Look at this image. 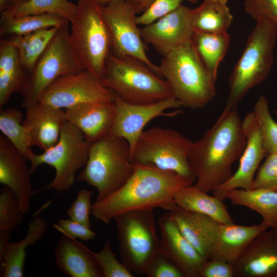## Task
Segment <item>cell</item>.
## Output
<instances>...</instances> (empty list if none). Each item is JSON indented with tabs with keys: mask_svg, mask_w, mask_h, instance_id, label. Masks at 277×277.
Here are the masks:
<instances>
[{
	"mask_svg": "<svg viewBox=\"0 0 277 277\" xmlns=\"http://www.w3.org/2000/svg\"><path fill=\"white\" fill-rule=\"evenodd\" d=\"M246 143L238 105L226 104L213 125L190 147L188 161L194 185L209 193L227 182Z\"/></svg>",
	"mask_w": 277,
	"mask_h": 277,
	"instance_id": "1",
	"label": "cell"
},
{
	"mask_svg": "<svg viewBox=\"0 0 277 277\" xmlns=\"http://www.w3.org/2000/svg\"><path fill=\"white\" fill-rule=\"evenodd\" d=\"M134 165L133 173L121 187L92 204L91 213L95 219L108 224L117 215L129 211L156 208L169 211L175 205L176 194L193 183L173 171Z\"/></svg>",
	"mask_w": 277,
	"mask_h": 277,
	"instance_id": "2",
	"label": "cell"
},
{
	"mask_svg": "<svg viewBox=\"0 0 277 277\" xmlns=\"http://www.w3.org/2000/svg\"><path fill=\"white\" fill-rule=\"evenodd\" d=\"M160 77L168 83L182 106L197 109L216 95L215 82L200 61L191 43L171 50L163 56Z\"/></svg>",
	"mask_w": 277,
	"mask_h": 277,
	"instance_id": "3",
	"label": "cell"
},
{
	"mask_svg": "<svg viewBox=\"0 0 277 277\" xmlns=\"http://www.w3.org/2000/svg\"><path fill=\"white\" fill-rule=\"evenodd\" d=\"M256 22L229 76L226 104L238 105L250 90L265 80L272 68L277 22L263 18Z\"/></svg>",
	"mask_w": 277,
	"mask_h": 277,
	"instance_id": "4",
	"label": "cell"
},
{
	"mask_svg": "<svg viewBox=\"0 0 277 277\" xmlns=\"http://www.w3.org/2000/svg\"><path fill=\"white\" fill-rule=\"evenodd\" d=\"M101 82L115 96L131 104H148L174 97L166 80L132 56L118 57L110 52Z\"/></svg>",
	"mask_w": 277,
	"mask_h": 277,
	"instance_id": "5",
	"label": "cell"
},
{
	"mask_svg": "<svg viewBox=\"0 0 277 277\" xmlns=\"http://www.w3.org/2000/svg\"><path fill=\"white\" fill-rule=\"evenodd\" d=\"M130 148L124 138L108 135L91 144L87 163L76 176L95 188V201L106 197L121 187L133 173Z\"/></svg>",
	"mask_w": 277,
	"mask_h": 277,
	"instance_id": "6",
	"label": "cell"
},
{
	"mask_svg": "<svg viewBox=\"0 0 277 277\" xmlns=\"http://www.w3.org/2000/svg\"><path fill=\"white\" fill-rule=\"evenodd\" d=\"M77 4L76 15L70 22V43L82 69L102 81L111 51L110 33L100 5L91 0H79Z\"/></svg>",
	"mask_w": 277,
	"mask_h": 277,
	"instance_id": "7",
	"label": "cell"
},
{
	"mask_svg": "<svg viewBox=\"0 0 277 277\" xmlns=\"http://www.w3.org/2000/svg\"><path fill=\"white\" fill-rule=\"evenodd\" d=\"M193 141L169 128L153 127L143 130L138 138L131 160L134 164L152 165L177 173L193 183L188 154Z\"/></svg>",
	"mask_w": 277,
	"mask_h": 277,
	"instance_id": "8",
	"label": "cell"
},
{
	"mask_svg": "<svg viewBox=\"0 0 277 277\" xmlns=\"http://www.w3.org/2000/svg\"><path fill=\"white\" fill-rule=\"evenodd\" d=\"M115 222L122 262L132 272L145 274L160 251L153 210H135L117 215Z\"/></svg>",
	"mask_w": 277,
	"mask_h": 277,
	"instance_id": "9",
	"label": "cell"
},
{
	"mask_svg": "<svg viewBox=\"0 0 277 277\" xmlns=\"http://www.w3.org/2000/svg\"><path fill=\"white\" fill-rule=\"evenodd\" d=\"M92 144L80 130L66 121L58 142L53 146L41 154L31 153L30 173L42 164L52 167L55 176L45 189L58 192L68 190L76 181V172L86 165Z\"/></svg>",
	"mask_w": 277,
	"mask_h": 277,
	"instance_id": "10",
	"label": "cell"
},
{
	"mask_svg": "<svg viewBox=\"0 0 277 277\" xmlns=\"http://www.w3.org/2000/svg\"><path fill=\"white\" fill-rule=\"evenodd\" d=\"M69 21L58 26L49 45L38 59L20 92L26 108L37 102L44 89L58 77L82 70L69 38Z\"/></svg>",
	"mask_w": 277,
	"mask_h": 277,
	"instance_id": "11",
	"label": "cell"
},
{
	"mask_svg": "<svg viewBox=\"0 0 277 277\" xmlns=\"http://www.w3.org/2000/svg\"><path fill=\"white\" fill-rule=\"evenodd\" d=\"M140 3L115 0L101 6L103 16L111 35L110 52L116 56H130L140 59L160 77L159 66L154 64L148 57L146 44L136 23V14L140 13Z\"/></svg>",
	"mask_w": 277,
	"mask_h": 277,
	"instance_id": "12",
	"label": "cell"
},
{
	"mask_svg": "<svg viewBox=\"0 0 277 277\" xmlns=\"http://www.w3.org/2000/svg\"><path fill=\"white\" fill-rule=\"evenodd\" d=\"M114 98L111 89L89 72L82 70L56 78L44 89L37 101L65 109L82 103Z\"/></svg>",
	"mask_w": 277,
	"mask_h": 277,
	"instance_id": "13",
	"label": "cell"
},
{
	"mask_svg": "<svg viewBox=\"0 0 277 277\" xmlns=\"http://www.w3.org/2000/svg\"><path fill=\"white\" fill-rule=\"evenodd\" d=\"M114 103L115 117L108 135L125 138L130 146V153L147 123L158 116H174L179 111L166 112V110L182 107L174 97L151 104H134L115 95Z\"/></svg>",
	"mask_w": 277,
	"mask_h": 277,
	"instance_id": "14",
	"label": "cell"
},
{
	"mask_svg": "<svg viewBox=\"0 0 277 277\" xmlns=\"http://www.w3.org/2000/svg\"><path fill=\"white\" fill-rule=\"evenodd\" d=\"M242 126L246 138L237 170L225 183L219 186L212 195L224 200V195L234 189H252L253 180L262 160L267 155L260 128L253 111L246 115Z\"/></svg>",
	"mask_w": 277,
	"mask_h": 277,
	"instance_id": "15",
	"label": "cell"
},
{
	"mask_svg": "<svg viewBox=\"0 0 277 277\" xmlns=\"http://www.w3.org/2000/svg\"><path fill=\"white\" fill-rule=\"evenodd\" d=\"M192 9L181 5L155 22L141 29L144 42L151 45L163 56L171 50L191 42L193 33Z\"/></svg>",
	"mask_w": 277,
	"mask_h": 277,
	"instance_id": "16",
	"label": "cell"
},
{
	"mask_svg": "<svg viewBox=\"0 0 277 277\" xmlns=\"http://www.w3.org/2000/svg\"><path fill=\"white\" fill-rule=\"evenodd\" d=\"M157 223L160 251L180 269L184 277H200L206 260L183 235L169 212L161 215Z\"/></svg>",
	"mask_w": 277,
	"mask_h": 277,
	"instance_id": "17",
	"label": "cell"
},
{
	"mask_svg": "<svg viewBox=\"0 0 277 277\" xmlns=\"http://www.w3.org/2000/svg\"><path fill=\"white\" fill-rule=\"evenodd\" d=\"M268 229L258 235L232 264L234 276L277 277V228Z\"/></svg>",
	"mask_w": 277,
	"mask_h": 277,
	"instance_id": "18",
	"label": "cell"
},
{
	"mask_svg": "<svg viewBox=\"0 0 277 277\" xmlns=\"http://www.w3.org/2000/svg\"><path fill=\"white\" fill-rule=\"evenodd\" d=\"M27 161L5 136L0 134V183L15 193L24 214L29 210L33 194Z\"/></svg>",
	"mask_w": 277,
	"mask_h": 277,
	"instance_id": "19",
	"label": "cell"
},
{
	"mask_svg": "<svg viewBox=\"0 0 277 277\" xmlns=\"http://www.w3.org/2000/svg\"><path fill=\"white\" fill-rule=\"evenodd\" d=\"M26 109L23 125L30 146H37L43 151L53 146L67 121L65 109L39 101Z\"/></svg>",
	"mask_w": 277,
	"mask_h": 277,
	"instance_id": "20",
	"label": "cell"
},
{
	"mask_svg": "<svg viewBox=\"0 0 277 277\" xmlns=\"http://www.w3.org/2000/svg\"><path fill=\"white\" fill-rule=\"evenodd\" d=\"M67 121L76 127L91 143L108 135L116 114L113 101H94L65 109Z\"/></svg>",
	"mask_w": 277,
	"mask_h": 277,
	"instance_id": "21",
	"label": "cell"
},
{
	"mask_svg": "<svg viewBox=\"0 0 277 277\" xmlns=\"http://www.w3.org/2000/svg\"><path fill=\"white\" fill-rule=\"evenodd\" d=\"M54 252L56 265L64 274L71 277H103L92 250L75 239L63 234Z\"/></svg>",
	"mask_w": 277,
	"mask_h": 277,
	"instance_id": "22",
	"label": "cell"
},
{
	"mask_svg": "<svg viewBox=\"0 0 277 277\" xmlns=\"http://www.w3.org/2000/svg\"><path fill=\"white\" fill-rule=\"evenodd\" d=\"M168 211L188 242L206 260L210 259L220 223L207 215L186 210L176 205Z\"/></svg>",
	"mask_w": 277,
	"mask_h": 277,
	"instance_id": "23",
	"label": "cell"
},
{
	"mask_svg": "<svg viewBox=\"0 0 277 277\" xmlns=\"http://www.w3.org/2000/svg\"><path fill=\"white\" fill-rule=\"evenodd\" d=\"M264 222L253 225L220 223L212 246L210 259L233 264L248 244L260 233L269 229Z\"/></svg>",
	"mask_w": 277,
	"mask_h": 277,
	"instance_id": "24",
	"label": "cell"
},
{
	"mask_svg": "<svg viewBox=\"0 0 277 277\" xmlns=\"http://www.w3.org/2000/svg\"><path fill=\"white\" fill-rule=\"evenodd\" d=\"M25 71H27L21 64L16 47L7 40L1 41L0 109L8 102L13 93L21 91L29 75H26Z\"/></svg>",
	"mask_w": 277,
	"mask_h": 277,
	"instance_id": "25",
	"label": "cell"
},
{
	"mask_svg": "<svg viewBox=\"0 0 277 277\" xmlns=\"http://www.w3.org/2000/svg\"><path fill=\"white\" fill-rule=\"evenodd\" d=\"M174 203L186 210L207 215L219 223H233L223 200L209 195L194 185L180 190L175 196Z\"/></svg>",
	"mask_w": 277,
	"mask_h": 277,
	"instance_id": "26",
	"label": "cell"
},
{
	"mask_svg": "<svg viewBox=\"0 0 277 277\" xmlns=\"http://www.w3.org/2000/svg\"><path fill=\"white\" fill-rule=\"evenodd\" d=\"M46 227L47 223L44 219L35 217L29 223L26 235L23 239L18 242H10L0 256L1 268H2L1 276H24L26 249L42 238Z\"/></svg>",
	"mask_w": 277,
	"mask_h": 277,
	"instance_id": "27",
	"label": "cell"
},
{
	"mask_svg": "<svg viewBox=\"0 0 277 277\" xmlns=\"http://www.w3.org/2000/svg\"><path fill=\"white\" fill-rule=\"evenodd\" d=\"M228 199L235 206L247 207L258 213L269 228H277V191L265 189H234L227 192Z\"/></svg>",
	"mask_w": 277,
	"mask_h": 277,
	"instance_id": "28",
	"label": "cell"
},
{
	"mask_svg": "<svg viewBox=\"0 0 277 277\" xmlns=\"http://www.w3.org/2000/svg\"><path fill=\"white\" fill-rule=\"evenodd\" d=\"M233 16L227 0H204L192 9V23L194 32L220 34L227 32Z\"/></svg>",
	"mask_w": 277,
	"mask_h": 277,
	"instance_id": "29",
	"label": "cell"
},
{
	"mask_svg": "<svg viewBox=\"0 0 277 277\" xmlns=\"http://www.w3.org/2000/svg\"><path fill=\"white\" fill-rule=\"evenodd\" d=\"M230 37L227 32L212 34L193 32L191 43L200 61L216 82L220 63L228 49Z\"/></svg>",
	"mask_w": 277,
	"mask_h": 277,
	"instance_id": "30",
	"label": "cell"
},
{
	"mask_svg": "<svg viewBox=\"0 0 277 277\" xmlns=\"http://www.w3.org/2000/svg\"><path fill=\"white\" fill-rule=\"evenodd\" d=\"M58 27L46 28L27 34L13 35L7 40L17 49L21 64L28 73L33 71Z\"/></svg>",
	"mask_w": 277,
	"mask_h": 277,
	"instance_id": "31",
	"label": "cell"
},
{
	"mask_svg": "<svg viewBox=\"0 0 277 277\" xmlns=\"http://www.w3.org/2000/svg\"><path fill=\"white\" fill-rule=\"evenodd\" d=\"M66 21L67 20L54 14L15 16L5 10L1 13L0 34H27L44 28L59 26Z\"/></svg>",
	"mask_w": 277,
	"mask_h": 277,
	"instance_id": "32",
	"label": "cell"
},
{
	"mask_svg": "<svg viewBox=\"0 0 277 277\" xmlns=\"http://www.w3.org/2000/svg\"><path fill=\"white\" fill-rule=\"evenodd\" d=\"M78 6L68 0H26L6 9L15 16L45 13L58 15L69 22L75 17Z\"/></svg>",
	"mask_w": 277,
	"mask_h": 277,
	"instance_id": "33",
	"label": "cell"
},
{
	"mask_svg": "<svg viewBox=\"0 0 277 277\" xmlns=\"http://www.w3.org/2000/svg\"><path fill=\"white\" fill-rule=\"evenodd\" d=\"M23 122V114L20 110L11 108L1 109V131L29 161L33 151Z\"/></svg>",
	"mask_w": 277,
	"mask_h": 277,
	"instance_id": "34",
	"label": "cell"
},
{
	"mask_svg": "<svg viewBox=\"0 0 277 277\" xmlns=\"http://www.w3.org/2000/svg\"><path fill=\"white\" fill-rule=\"evenodd\" d=\"M18 200L13 191L3 185L0 189V231L17 230L24 219Z\"/></svg>",
	"mask_w": 277,
	"mask_h": 277,
	"instance_id": "35",
	"label": "cell"
},
{
	"mask_svg": "<svg viewBox=\"0 0 277 277\" xmlns=\"http://www.w3.org/2000/svg\"><path fill=\"white\" fill-rule=\"evenodd\" d=\"M253 111L260 128L267 155L277 153V123L271 116L268 102L265 96L259 97Z\"/></svg>",
	"mask_w": 277,
	"mask_h": 277,
	"instance_id": "36",
	"label": "cell"
},
{
	"mask_svg": "<svg viewBox=\"0 0 277 277\" xmlns=\"http://www.w3.org/2000/svg\"><path fill=\"white\" fill-rule=\"evenodd\" d=\"M92 253L100 266L104 277H133L132 272L119 262L112 251L110 240H107L102 249Z\"/></svg>",
	"mask_w": 277,
	"mask_h": 277,
	"instance_id": "37",
	"label": "cell"
},
{
	"mask_svg": "<svg viewBox=\"0 0 277 277\" xmlns=\"http://www.w3.org/2000/svg\"><path fill=\"white\" fill-rule=\"evenodd\" d=\"M252 189L277 191V153L266 155L265 161L256 171Z\"/></svg>",
	"mask_w": 277,
	"mask_h": 277,
	"instance_id": "38",
	"label": "cell"
},
{
	"mask_svg": "<svg viewBox=\"0 0 277 277\" xmlns=\"http://www.w3.org/2000/svg\"><path fill=\"white\" fill-rule=\"evenodd\" d=\"M184 0H154L135 21L139 25H147L177 9Z\"/></svg>",
	"mask_w": 277,
	"mask_h": 277,
	"instance_id": "39",
	"label": "cell"
},
{
	"mask_svg": "<svg viewBox=\"0 0 277 277\" xmlns=\"http://www.w3.org/2000/svg\"><path fill=\"white\" fill-rule=\"evenodd\" d=\"M92 191L82 189L67 211L70 219L88 227H91L89 215L91 211V197Z\"/></svg>",
	"mask_w": 277,
	"mask_h": 277,
	"instance_id": "40",
	"label": "cell"
},
{
	"mask_svg": "<svg viewBox=\"0 0 277 277\" xmlns=\"http://www.w3.org/2000/svg\"><path fill=\"white\" fill-rule=\"evenodd\" d=\"M244 10L257 21L269 18L277 22V0H245Z\"/></svg>",
	"mask_w": 277,
	"mask_h": 277,
	"instance_id": "41",
	"label": "cell"
},
{
	"mask_svg": "<svg viewBox=\"0 0 277 277\" xmlns=\"http://www.w3.org/2000/svg\"><path fill=\"white\" fill-rule=\"evenodd\" d=\"M145 275L148 277H184L180 269L160 251L149 264Z\"/></svg>",
	"mask_w": 277,
	"mask_h": 277,
	"instance_id": "42",
	"label": "cell"
},
{
	"mask_svg": "<svg viewBox=\"0 0 277 277\" xmlns=\"http://www.w3.org/2000/svg\"><path fill=\"white\" fill-rule=\"evenodd\" d=\"M54 227L63 234L74 239H79L84 241H90L96 236V233L90 227L71 219H60Z\"/></svg>",
	"mask_w": 277,
	"mask_h": 277,
	"instance_id": "43",
	"label": "cell"
},
{
	"mask_svg": "<svg viewBox=\"0 0 277 277\" xmlns=\"http://www.w3.org/2000/svg\"><path fill=\"white\" fill-rule=\"evenodd\" d=\"M200 277H234L233 267L222 260L209 259L203 265Z\"/></svg>",
	"mask_w": 277,
	"mask_h": 277,
	"instance_id": "44",
	"label": "cell"
},
{
	"mask_svg": "<svg viewBox=\"0 0 277 277\" xmlns=\"http://www.w3.org/2000/svg\"><path fill=\"white\" fill-rule=\"evenodd\" d=\"M12 0H0L1 13L12 5Z\"/></svg>",
	"mask_w": 277,
	"mask_h": 277,
	"instance_id": "45",
	"label": "cell"
},
{
	"mask_svg": "<svg viewBox=\"0 0 277 277\" xmlns=\"http://www.w3.org/2000/svg\"><path fill=\"white\" fill-rule=\"evenodd\" d=\"M91 1L95 2L96 3L98 4L100 6H104L108 4L110 2H111L115 0H91ZM126 1H138L141 2L140 3H142L145 1V0H126Z\"/></svg>",
	"mask_w": 277,
	"mask_h": 277,
	"instance_id": "46",
	"label": "cell"
},
{
	"mask_svg": "<svg viewBox=\"0 0 277 277\" xmlns=\"http://www.w3.org/2000/svg\"><path fill=\"white\" fill-rule=\"evenodd\" d=\"M23 0H12V5H14L17 3L22 2ZM11 5V6H12Z\"/></svg>",
	"mask_w": 277,
	"mask_h": 277,
	"instance_id": "47",
	"label": "cell"
},
{
	"mask_svg": "<svg viewBox=\"0 0 277 277\" xmlns=\"http://www.w3.org/2000/svg\"><path fill=\"white\" fill-rule=\"evenodd\" d=\"M187 1H188L189 2H190L191 4H195L198 1V0H187Z\"/></svg>",
	"mask_w": 277,
	"mask_h": 277,
	"instance_id": "48",
	"label": "cell"
},
{
	"mask_svg": "<svg viewBox=\"0 0 277 277\" xmlns=\"http://www.w3.org/2000/svg\"><path fill=\"white\" fill-rule=\"evenodd\" d=\"M274 112L275 113L276 116H277V111H274Z\"/></svg>",
	"mask_w": 277,
	"mask_h": 277,
	"instance_id": "49",
	"label": "cell"
},
{
	"mask_svg": "<svg viewBox=\"0 0 277 277\" xmlns=\"http://www.w3.org/2000/svg\"><path fill=\"white\" fill-rule=\"evenodd\" d=\"M26 1V0H23L22 2H23V1Z\"/></svg>",
	"mask_w": 277,
	"mask_h": 277,
	"instance_id": "50",
	"label": "cell"
}]
</instances>
